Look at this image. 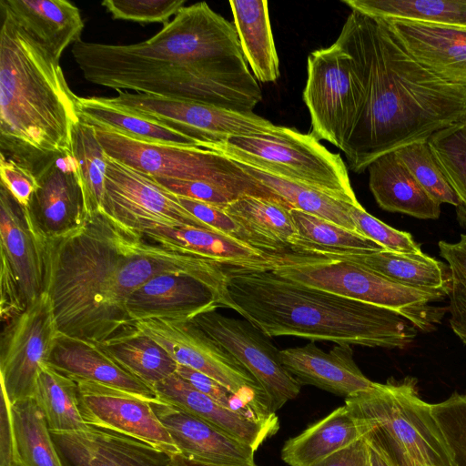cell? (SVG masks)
Segmentation results:
<instances>
[{
    "instance_id": "1",
    "label": "cell",
    "mask_w": 466,
    "mask_h": 466,
    "mask_svg": "<svg viewBox=\"0 0 466 466\" xmlns=\"http://www.w3.org/2000/svg\"><path fill=\"white\" fill-rule=\"evenodd\" d=\"M45 291L58 329L101 344L133 326L129 296L150 279L183 274L220 298L226 267L204 257L153 243L103 210L76 229L44 237Z\"/></svg>"
},
{
    "instance_id": "2",
    "label": "cell",
    "mask_w": 466,
    "mask_h": 466,
    "mask_svg": "<svg viewBox=\"0 0 466 466\" xmlns=\"http://www.w3.org/2000/svg\"><path fill=\"white\" fill-rule=\"evenodd\" d=\"M71 54L86 80L116 91L239 112H253L262 99L234 24L206 2L183 7L147 40L112 45L80 39Z\"/></svg>"
},
{
    "instance_id": "3",
    "label": "cell",
    "mask_w": 466,
    "mask_h": 466,
    "mask_svg": "<svg viewBox=\"0 0 466 466\" xmlns=\"http://www.w3.org/2000/svg\"><path fill=\"white\" fill-rule=\"evenodd\" d=\"M335 43L348 55L355 117L341 151L350 169L419 141L466 114V87L419 63L387 22L351 10Z\"/></svg>"
},
{
    "instance_id": "4",
    "label": "cell",
    "mask_w": 466,
    "mask_h": 466,
    "mask_svg": "<svg viewBox=\"0 0 466 466\" xmlns=\"http://www.w3.org/2000/svg\"><path fill=\"white\" fill-rule=\"evenodd\" d=\"M218 308L235 310L268 338L405 349L418 331L394 311L299 283L273 269L226 268Z\"/></svg>"
},
{
    "instance_id": "5",
    "label": "cell",
    "mask_w": 466,
    "mask_h": 466,
    "mask_svg": "<svg viewBox=\"0 0 466 466\" xmlns=\"http://www.w3.org/2000/svg\"><path fill=\"white\" fill-rule=\"evenodd\" d=\"M0 13V154L36 176L72 154L78 96L59 61Z\"/></svg>"
},
{
    "instance_id": "6",
    "label": "cell",
    "mask_w": 466,
    "mask_h": 466,
    "mask_svg": "<svg viewBox=\"0 0 466 466\" xmlns=\"http://www.w3.org/2000/svg\"><path fill=\"white\" fill-rule=\"evenodd\" d=\"M201 147L346 203H359L340 155L330 152L311 133L279 126L269 133L233 136Z\"/></svg>"
},
{
    "instance_id": "7",
    "label": "cell",
    "mask_w": 466,
    "mask_h": 466,
    "mask_svg": "<svg viewBox=\"0 0 466 466\" xmlns=\"http://www.w3.org/2000/svg\"><path fill=\"white\" fill-rule=\"evenodd\" d=\"M273 270L299 283L394 311L421 331L435 329L445 312L431 304L442 295L403 286L362 264L337 257L292 252Z\"/></svg>"
},
{
    "instance_id": "8",
    "label": "cell",
    "mask_w": 466,
    "mask_h": 466,
    "mask_svg": "<svg viewBox=\"0 0 466 466\" xmlns=\"http://www.w3.org/2000/svg\"><path fill=\"white\" fill-rule=\"evenodd\" d=\"M95 128L107 157L152 177L208 182L238 197L265 198L287 204L238 162L217 151L197 146L147 143Z\"/></svg>"
},
{
    "instance_id": "9",
    "label": "cell",
    "mask_w": 466,
    "mask_h": 466,
    "mask_svg": "<svg viewBox=\"0 0 466 466\" xmlns=\"http://www.w3.org/2000/svg\"><path fill=\"white\" fill-rule=\"evenodd\" d=\"M412 378L375 382L370 390L345 398L359 420L392 438L414 461L425 466H454L431 404L423 401Z\"/></svg>"
},
{
    "instance_id": "10",
    "label": "cell",
    "mask_w": 466,
    "mask_h": 466,
    "mask_svg": "<svg viewBox=\"0 0 466 466\" xmlns=\"http://www.w3.org/2000/svg\"><path fill=\"white\" fill-rule=\"evenodd\" d=\"M133 326L162 346L179 364L202 372L239 396L258 418L279 428L268 396L251 373L191 320L148 319Z\"/></svg>"
},
{
    "instance_id": "11",
    "label": "cell",
    "mask_w": 466,
    "mask_h": 466,
    "mask_svg": "<svg viewBox=\"0 0 466 466\" xmlns=\"http://www.w3.org/2000/svg\"><path fill=\"white\" fill-rule=\"evenodd\" d=\"M0 312L6 322L45 292L44 236L0 183Z\"/></svg>"
},
{
    "instance_id": "12",
    "label": "cell",
    "mask_w": 466,
    "mask_h": 466,
    "mask_svg": "<svg viewBox=\"0 0 466 466\" xmlns=\"http://www.w3.org/2000/svg\"><path fill=\"white\" fill-rule=\"evenodd\" d=\"M116 92L115 96L103 97L104 101L183 134L196 141L198 147L224 141L233 136L269 133L279 127L253 112L147 94Z\"/></svg>"
},
{
    "instance_id": "13",
    "label": "cell",
    "mask_w": 466,
    "mask_h": 466,
    "mask_svg": "<svg viewBox=\"0 0 466 466\" xmlns=\"http://www.w3.org/2000/svg\"><path fill=\"white\" fill-rule=\"evenodd\" d=\"M59 329L45 291L6 322L0 350V384L10 404L33 398L43 365L47 364Z\"/></svg>"
},
{
    "instance_id": "14",
    "label": "cell",
    "mask_w": 466,
    "mask_h": 466,
    "mask_svg": "<svg viewBox=\"0 0 466 466\" xmlns=\"http://www.w3.org/2000/svg\"><path fill=\"white\" fill-rule=\"evenodd\" d=\"M106 157L103 211L113 219L141 234L156 226H192L212 230L152 177Z\"/></svg>"
},
{
    "instance_id": "15",
    "label": "cell",
    "mask_w": 466,
    "mask_h": 466,
    "mask_svg": "<svg viewBox=\"0 0 466 466\" xmlns=\"http://www.w3.org/2000/svg\"><path fill=\"white\" fill-rule=\"evenodd\" d=\"M303 100L310 133L341 150L353 127L355 100L348 55L335 42L309 55Z\"/></svg>"
},
{
    "instance_id": "16",
    "label": "cell",
    "mask_w": 466,
    "mask_h": 466,
    "mask_svg": "<svg viewBox=\"0 0 466 466\" xmlns=\"http://www.w3.org/2000/svg\"><path fill=\"white\" fill-rule=\"evenodd\" d=\"M191 321L251 373L268 396L274 412L299 395L301 384L282 365L280 350L250 322L216 309Z\"/></svg>"
},
{
    "instance_id": "17",
    "label": "cell",
    "mask_w": 466,
    "mask_h": 466,
    "mask_svg": "<svg viewBox=\"0 0 466 466\" xmlns=\"http://www.w3.org/2000/svg\"><path fill=\"white\" fill-rule=\"evenodd\" d=\"M75 381L80 413L86 424L133 437L169 454L178 452L155 414L151 399L91 380Z\"/></svg>"
},
{
    "instance_id": "18",
    "label": "cell",
    "mask_w": 466,
    "mask_h": 466,
    "mask_svg": "<svg viewBox=\"0 0 466 466\" xmlns=\"http://www.w3.org/2000/svg\"><path fill=\"white\" fill-rule=\"evenodd\" d=\"M63 466H168L169 453L113 431L88 425L51 432Z\"/></svg>"
},
{
    "instance_id": "19",
    "label": "cell",
    "mask_w": 466,
    "mask_h": 466,
    "mask_svg": "<svg viewBox=\"0 0 466 466\" xmlns=\"http://www.w3.org/2000/svg\"><path fill=\"white\" fill-rule=\"evenodd\" d=\"M150 405L178 453L217 466H257L255 450L209 422L157 398Z\"/></svg>"
},
{
    "instance_id": "20",
    "label": "cell",
    "mask_w": 466,
    "mask_h": 466,
    "mask_svg": "<svg viewBox=\"0 0 466 466\" xmlns=\"http://www.w3.org/2000/svg\"><path fill=\"white\" fill-rule=\"evenodd\" d=\"M35 177L26 208L42 235L59 237L80 227L87 215L73 155L56 157Z\"/></svg>"
},
{
    "instance_id": "21",
    "label": "cell",
    "mask_w": 466,
    "mask_h": 466,
    "mask_svg": "<svg viewBox=\"0 0 466 466\" xmlns=\"http://www.w3.org/2000/svg\"><path fill=\"white\" fill-rule=\"evenodd\" d=\"M218 308V299L210 288L193 277L175 273L150 279L127 301L133 322L148 319L192 320Z\"/></svg>"
},
{
    "instance_id": "22",
    "label": "cell",
    "mask_w": 466,
    "mask_h": 466,
    "mask_svg": "<svg viewBox=\"0 0 466 466\" xmlns=\"http://www.w3.org/2000/svg\"><path fill=\"white\" fill-rule=\"evenodd\" d=\"M284 368L302 385H312L342 397L370 390L373 381L360 370L349 344L324 351L310 341L302 347L279 351Z\"/></svg>"
},
{
    "instance_id": "23",
    "label": "cell",
    "mask_w": 466,
    "mask_h": 466,
    "mask_svg": "<svg viewBox=\"0 0 466 466\" xmlns=\"http://www.w3.org/2000/svg\"><path fill=\"white\" fill-rule=\"evenodd\" d=\"M142 234L153 243L204 257L227 268L274 269L286 262L290 252L267 253L218 232L192 226H156Z\"/></svg>"
},
{
    "instance_id": "24",
    "label": "cell",
    "mask_w": 466,
    "mask_h": 466,
    "mask_svg": "<svg viewBox=\"0 0 466 466\" xmlns=\"http://www.w3.org/2000/svg\"><path fill=\"white\" fill-rule=\"evenodd\" d=\"M385 21L402 46L419 63L440 77L466 87V29Z\"/></svg>"
},
{
    "instance_id": "25",
    "label": "cell",
    "mask_w": 466,
    "mask_h": 466,
    "mask_svg": "<svg viewBox=\"0 0 466 466\" xmlns=\"http://www.w3.org/2000/svg\"><path fill=\"white\" fill-rule=\"evenodd\" d=\"M47 364L74 380H91L147 399L157 398L151 387L124 369L96 342L59 331Z\"/></svg>"
},
{
    "instance_id": "26",
    "label": "cell",
    "mask_w": 466,
    "mask_h": 466,
    "mask_svg": "<svg viewBox=\"0 0 466 466\" xmlns=\"http://www.w3.org/2000/svg\"><path fill=\"white\" fill-rule=\"evenodd\" d=\"M0 11L31 35L55 59L81 39L80 10L66 0H0Z\"/></svg>"
},
{
    "instance_id": "27",
    "label": "cell",
    "mask_w": 466,
    "mask_h": 466,
    "mask_svg": "<svg viewBox=\"0 0 466 466\" xmlns=\"http://www.w3.org/2000/svg\"><path fill=\"white\" fill-rule=\"evenodd\" d=\"M153 390L158 400L199 417L248 444L255 451L279 430V428L246 418L224 408L176 372L157 383Z\"/></svg>"
},
{
    "instance_id": "28",
    "label": "cell",
    "mask_w": 466,
    "mask_h": 466,
    "mask_svg": "<svg viewBox=\"0 0 466 466\" xmlns=\"http://www.w3.org/2000/svg\"><path fill=\"white\" fill-rule=\"evenodd\" d=\"M369 187L386 211L420 219H437L441 204L418 183L395 151L384 154L368 167Z\"/></svg>"
},
{
    "instance_id": "29",
    "label": "cell",
    "mask_w": 466,
    "mask_h": 466,
    "mask_svg": "<svg viewBox=\"0 0 466 466\" xmlns=\"http://www.w3.org/2000/svg\"><path fill=\"white\" fill-rule=\"evenodd\" d=\"M368 431V424L343 405L285 441L281 459L289 466H312L364 438Z\"/></svg>"
},
{
    "instance_id": "30",
    "label": "cell",
    "mask_w": 466,
    "mask_h": 466,
    "mask_svg": "<svg viewBox=\"0 0 466 466\" xmlns=\"http://www.w3.org/2000/svg\"><path fill=\"white\" fill-rule=\"evenodd\" d=\"M234 25L247 64L262 83L279 77V61L275 47L268 1L230 0Z\"/></svg>"
},
{
    "instance_id": "31",
    "label": "cell",
    "mask_w": 466,
    "mask_h": 466,
    "mask_svg": "<svg viewBox=\"0 0 466 466\" xmlns=\"http://www.w3.org/2000/svg\"><path fill=\"white\" fill-rule=\"evenodd\" d=\"M322 256L337 257L362 264L406 287L438 293L443 297L450 293L451 277L448 265L424 252L400 254L382 250L367 254Z\"/></svg>"
},
{
    "instance_id": "32",
    "label": "cell",
    "mask_w": 466,
    "mask_h": 466,
    "mask_svg": "<svg viewBox=\"0 0 466 466\" xmlns=\"http://www.w3.org/2000/svg\"><path fill=\"white\" fill-rule=\"evenodd\" d=\"M76 110L80 121L96 128L115 131L147 143L198 147L196 141L185 135L116 108L100 96H78Z\"/></svg>"
},
{
    "instance_id": "33",
    "label": "cell",
    "mask_w": 466,
    "mask_h": 466,
    "mask_svg": "<svg viewBox=\"0 0 466 466\" xmlns=\"http://www.w3.org/2000/svg\"><path fill=\"white\" fill-rule=\"evenodd\" d=\"M297 230L291 251L308 255L367 254L385 250L359 232L342 228L319 217L291 208Z\"/></svg>"
},
{
    "instance_id": "34",
    "label": "cell",
    "mask_w": 466,
    "mask_h": 466,
    "mask_svg": "<svg viewBox=\"0 0 466 466\" xmlns=\"http://www.w3.org/2000/svg\"><path fill=\"white\" fill-rule=\"evenodd\" d=\"M100 345L118 364L152 389L177 368L162 346L134 326Z\"/></svg>"
},
{
    "instance_id": "35",
    "label": "cell",
    "mask_w": 466,
    "mask_h": 466,
    "mask_svg": "<svg viewBox=\"0 0 466 466\" xmlns=\"http://www.w3.org/2000/svg\"><path fill=\"white\" fill-rule=\"evenodd\" d=\"M287 204L265 198L243 196L224 210L249 232L280 253L291 251L297 230Z\"/></svg>"
},
{
    "instance_id": "36",
    "label": "cell",
    "mask_w": 466,
    "mask_h": 466,
    "mask_svg": "<svg viewBox=\"0 0 466 466\" xmlns=\"http://www.w3.org/2000/svg\"><path fill=\"white\" fill-rule=\"evenodd\" d=\"M370 17L466 29V1L451 0H342Z\"/></svg>"
},
{
    "instance_id": "37",
    "label": "cell",
    "mask_w": 466,
    "mask_h": 466,
    "mask_svg": "<svg viewBox=\"0 0 466 466\" xmlns=\"http://www.w3.org/2000/svg\"><path fill=\"white\" fill-rule=\"evenodd\" d=\"M33 398L43 410L50 432H69L88 426L80 413L76 382L48 364L39 371Z\"/></svg>"
},
{
    "instance_id": "38",
    "label": "cell",
    "mask_w": 466,
    "mask_h": 466,
    "mask_svg": "<svg viewBox=\"0 0 466 466\" xmlns=\"http://www.w3.org/2000/svg\"><path fill=\"white\" fill-rule=\"evenodd\" d=\"M19 461L22 466H63L45 414L34 398L11 404Z\"/></svg>"
},
{
    "instance_id": "39",
    "label": "cell",
    "mask_w": 466,
    "mask_h": 466,
    "mask_svg": "<svg viewBox=\"0 0 466 466\" xmlns=\"http://www.w3.org/2000/svg\"><path fill=\"white\" fill-rule=\"evenodd\" d=\"M239 164L250 176L278 195L291 208L319 217L342 228L358 232L350 214L351 204L311 187Z\"/></svg>"
},
{
    "instance_id": "40",
    "label": "cell",
    "mask_w": 466,
    "mask_h": 466,
    "mask_svg": "<svg viewBox=\"0 0 466 466\" xmlns=\"http://www.w3.org/2000/svg\"><path fill=\"white\" fill-rule=\"evenodd\" d=\"M72 155L76 164L86 215L102 211L107 157L93 126L80 120L75 125Z\"/></svg>"
},
{
    "instance_id": "41",
    "label": "cell",
    "mask_w": 466,
    "mask_h": 466,
    "mask_svg": "<svg viewBox=\"0 0 466 466\" xmlns=\"http://www.w3.org/2000/svg\"><path fill=\"white\" fill-rule=\"evenodd\" d=\"M428 144L466 212V114L433 134Z\"/></svg>"
},
{
    "instance_id": "42",
    "label": "cell",
    "mask_w": 466,
    "mask_h": 466,
    "mask_svg": "<svg viewBox=\"0 0 466 466\" xmlns=\"http://www.w3.org/2000/svg\"><path fill=\"white\" fill-rule=\"evenodd\" d=\"M423 189L438 203L461 207L457 194L439 167L428 141H419L395 151Z\"/></svg>"
},
{
    "instance_id": "43",
    "label": "cell",
    "mask_w": 466,
    "mask_h": 466,
    "mask_svg": "<svg viewBox=\"0 0 466 466\" xmlns=\"http://www.w3.org/2000/svg\"><path fill=\"white\" fill-rule=\"evenodd\" d=\"M438 247L451 277L448 295L449 322L454 334L466 346V233L461 234L455 242L441 240Z\"/></svg>"
},
{
    "instance_id": "44",
    "label": "cell",
    "mask_w": 466,
    "mask_h": 466,
    "mask_svg": "<svg viewBox=\"0 0 466 466\" xmlns=\"http://www.w3.org/2000/svg\"><path fill=\"white\" fill-rule=\"evenodd\" d=\"M454 466H466V393L431 404Z\"/></svg>"
},
{
    "instance_id": "45",
    "label": "cell",
    "mask_w": 466,
    "mask_h": 466,
    "mask_svg": "<svg viewBox=\"0 0 466 466\" xmlns=\"http://www.w3.org/2000/svg\"><path fill=\"white\" fill-rule=\"evenodd\" d=\"M177 198L185 209L212 230L267 253H280L271 245L249 232L244 226L228 215L224 208L185 197L177 196Z\"/></svg>"
},
{
    "instance_id": "46",
    "label": "cell",
    "mask_w": 466,
    "mask_h": 466,
    "mask_svg": "<svg viewBox=\"0 0 466 466\" xmlns=\"http://www.w3.org/2000/svg\"><path fill=\"white\" fill-rule=\"evenodd\" d=\"M350 214L357 231L385 250L400 254L423 253L410 233L396 229L376 218L360 202L350 206Z\"/></svg>"
},
{
    "instance_id": "47",
    "label": "cell",
    "mask_w": 466,
    "mask_h": 466,
    "mask_svg": "<svg viewBox=\"0 0 466 466\" xmlns=\"http://www.w3.org/2000/svg\"><path fill=\"white\" fill-rule=\"evenodd\" d=\"M185 4L186 0H105L101 3L113 19L163 25L185 7Z\"/></svg>"
},
{
    "instance_id": "48",
    "label": "cell",
    "mask_w": 466,
    "mask_h": 466,
    "mask_svg": "<svg viewBox=\"0 0 466 466\" xmlns=\"http://www.w3.org/2000/svg\"><path fill=\"white\" fill-rule=\"evenodd\" d=\"M176 373L224 408L246 418L261 421L247 402L209 376L179 364H177Z\"/></svg>"
},
{
    "instance_id": "49",
    "label": "cell",
    "mask_w": 466,
    "mask_h": 466,
    "mask_svg": "<svg viewBox=\"0 0 466 466\" xmlns=\"http://www.w3.org/2000/svg\"><path fill=\"white\" fill-rule=\"evenodd\" d=\"M153 178L159 185L177 196L202 201L222 208L240 198L227 188L208 182L164 177Z\"/></svg>"
},
{
    "instance_id": "50",
    "label": "cell",
    "mask_w": 466,
    "mask_h": 466,
    "mask_svg": "<svg viewBox=\"0 0 466 466\" xmlns=\"http://www.w3.org/2000/svg\"><path fill=\"white\" fill-rule=\"evenodd\" d=\"M0 183L9 190L20 205L27 208L37 187L35 176L3 154H0Z\"/></svg>"
},
{
    "instance_id": "51",
    "label": "cell",
    "mask_w": 466,
    "mask_h": 466,
    "mask_svg": "<svg viewBox=\"0 0 466 466\" xmlns=\"http://www.w3.org/2000/svg\"><path fill=\"white\" fill-rule=\"evenodd\" d=\"M0 466H22L17 452L11 404L1 388Z\"/></svg>"
},
{
    "instance_id": "52",
    "label": "cell",
    "mask_w": 466,
    "mask_h": 466,
    "mask_svg": "<svg viewBox=\"0 0 466 466\" xmlns=\"http://www.w3.org/2000/svg\"><path fill=\"white\" fill-rule=\"evenodd\" d=\"M312 466H371L366 438L359 440Z\"/></svg>"
},
{
    "instance_id": "53",
    "label": "cell",
    "mask_w": 466,
    "mask_h": 466,
    "mask_svg": "<svg viewBox=\"0 0 466 466\" xmlns=\"http://www.w3.org/2000/svg\"><path fill=\"white\" fill-rule=\"evenodd\" d=\"M367 442L371 466H394L391 461L379 447L368 440Z\"/></svg>"
},
{
    "instance_id": "54",
    "label": "cell",
    "mask_w": 466,
    "mask_h": 466,
    "mask_svg": "<svg viewBox=\"0 0 466 466\" xmlns=\"http://www.w3.org/2000/svg\"><path fill=\"white\" fill-rule=\"evenodd\" d=\"M168 466H217L202 461H198L188 458L181 453H174L170 455V461Z\"/></svg>"
},
{
    "instance_id": "55",
    "label": "cell",
    "mask_w": 466,
    "mask_h": 466,
    "mask_svg": "<svg viewBox=\"0 0 466 466\" xmlns=\"http://www.w3.org/2000/svg\"><path fill=\"white\" fill-rule=\"evenodd\" d=\"M412 466H425V465H423V464H421V463H420V462H418L416 461H413Z\"/></svg>"
}]
</instances>
